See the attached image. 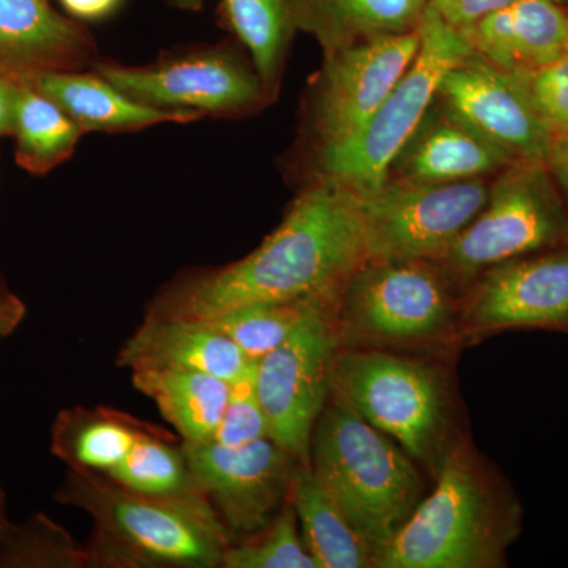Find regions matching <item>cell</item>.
<instances>
[{"mask_svg":"<svg viewBox=\"0 0 568 568\" xmlns=\"http://www.w3.org/2000/svg\"><path fill=\"white\" fill-rule=\"evenodd\" d=\"M366 261L361 194L334 179L316 178L253 253L175 284L149 315L205 321L257 302L335 306Z\"/></svg>","mask_w":568,"mask_h":568,"instance_id":"6da1fadb","label":"cell"},{"mask_svg":"<svg viewBox=\"0 0 568 568\" xmlns=\"http://www.w3.org/2000/svg\"><path fill=\"white\" fill-rule=\"evenodd\" d=\"M555 2L564 3V2H568V0H555Z\"/></svg>","mask_w":568,"mask_h":568,"instance_id":"ab89813d","label":"cell"},{"mask_svg":"<svg viewBox=\"0 0 568 568\" xmlns=\"http://www.w3.org/2000/svg\"><path fill=\"white\" fill-rule=\"evenodd\" d=\"M84 133L51 99L21 82L13 133L18 162L33 174H43L69 159Z\"/></svg>","mask_w":568,"mask_h":568,"instance_id":"484cf974","label":"cell"},{"mask_svg":"<svg viewBox=\"0 0 568 568\" xmlns=\"http://www.w3.org/2000/svg\"><path fill=\"white\" fill-rule=\"evenodd\" d=\"M332 312L327 306L310 312L256 365L254 384L268 437L301 463H310L313 429L331 396L332 358L338 349Z\"/></svg>","mask_w":568,"mask_h":568,"instance_id":"30bf717a","label":"cell"},{"mask_svg":"<svg viewBox=\"0 0 568 568\" xmlns=\"http://www.w3.org/2000/svg\"><path fill=\"white\" fill-rule=\"evenodd\" d=\"M95 58V41L50 0H0V77L28 82L47 71H78Z\"/></svg>","mask_w":568,"mask_h":568,"instance_id":"2e32d148","label":"cell"},{"mask_svg":"<svg viewBox=\"0 0 568 568\" xmlns=\"http://www.w3.org/2000/svg\"><path fill=\"white\" fill-rule=\"evenodd\" d=\"M73 17L81 20H100L118 9L121 0H61Z\"/></svg>","mask_w":568,"mask_h":568,"instance_id":"d590c367","label":"cell"},{"mask_svg":"<svg viewBox=\"0 0 568 568\" xmlns=\"http://www.w3.org/2000/svg\"><path fill=\"white\" fill-rule=\"evenodd\" d=\"M224 568H317L298 528L297 514L287 499L267 528L239 544H231L224 552Z\"/></svg>","mask_w":568,"mask_h":568,"instance_id":"f546056e","label":"cell"},{"mask_svg":"<svg viewBox=\"0 0 568 568\" xmlns=\"http://www.w3.org/2000/svg\"><path fill=\"white\" fill-rule=\"evenodd\" d=\"M20 82L0 77V136L13 133L14 111H17Z\"/></svg>","mask_w":568,"mask_h":568,"instance_id":"e575fe53","label":"cell"},{"mask_svg":"<svg viewBox=\"0 0 568 568\" xmlns=\"http://www.w3.org/2000/svg\"><path fill=\"white\" fill-rule=\"evenodd\" d=\"M7 526H9V523L6 521V518H3V511H2V499H0V534L6 530Z\"/></svg>","mask_w":568,"mask_h":568,"instance_id":"f35d334b","label":"cell"},{"mask_svg":"<svg viewBox=\"0 0 568 568\" xmlns=\"http://www.w3.org/2000/svg\"><path fill=\"white\" fill-rule=\"evenodd\" d=\"M24 313L22 302L0 287V338L10 335L20 325Z\"/></svg>","mask_w":568,"mask_h":568,"instance_id":"8d00e7d4","label":"cell"},{"mask_svg":"<svg viewBox=\"0 0 568 568\" xmlns=\"http://www.w3.org/2000/svg\"><path fill=\"white\" fill-rule=\"evenodd\" d=\"M95 71L134 102L164 111L237 115L268 99L254 69L226 48H211L145 67L100 62Z\"/></svg>","mask_w":568,"mask_h":568,"instance_id":"7c38bea8","label":"cell"},{"mask_svg":"<svg viewBox=\"0 0 568 568\" xmlns=\"http://www.w3.org/2000/svg\"><path fill=\"white\" fill-rule=\"evenodd\" d=\"M437 99L515 162L547 163L555 134L538 114L523 71L470 52L448 71Z\"/></svg>","mask_w":568,"mask_h":568,"instance_id":"9a60e30c","label":"cell"},{"mask_svg":"<svg viewBox=\"0 0 568 568\" xmlns=\"http://www.w3.org/2000/svg\"><path fill=\"white\" fill-rule=\"evenodd\" d=\"M547 166L568 212V130L566 133L558 134L552 141Z\"/></svg>","mask_w":568,"mask_h":568,"instance_id":"836d02e7","label":"cell"},{"mask_svg":"<svg viewBox=\"0 0 568 568\" xmlns=\"http://www.w3.org/2000/svg\"><path fill=\"white\" fill-rule=\"evenodd\" d=\"M58 500L92 518V567L216 568L234 541L196 488L142 495L104 474L70 469Z\"/></svg>","mask_w":568,"mask_h":568,"instance_id":"7a4b0ae2","label":"cell"},{"mask_svg":"<svg viewBox=\"0 0 568 568\" xmlns=\"http://www.w3.org/2000/svg\"><path fill=\"white\" fill-rule=\"evenodd\" d=\"M290 500L297 514L298 528L317 568H369L376 555L355 532L310 463L295 467Z\"/></svg>","mask_w":568,"mask_h":568,"instance_id":"603a6c76","label":"cell"},{"mask_svg":"<svg viewBox=\"0 0 568 568\" xmlns=\"http://www.w3.org/2000/svg\"><path fill=\"white\" fill-rule=\"evenodd\" d=\"M132 381L136 390L159 406L183 443L212 440L230 399V383L207 373L173 366L134 368Z\"/></svg>","mask_w":568,"mask_h":568,"instance_id":"7402d4cb","label":"cell"},{"mask_svg":"<svg viewBox=\"0 0 568 568\" xmlns=\"http://www.w3.org/2000/svg\"><path fill=\"white\" fill-rule=\"evenodd\" d=\"M0 566L78 568L92 567V559L88 548L39 515L22 528L9 525L0 534Z\"/></svg>","mask_w":568,"mask_h":568,"instance_id":"f1b7e54d","label":"cell"},{"mask_svg":"<svg viewBox=\"0 0 568 568\" xmlns=\"http://www.w3.org/2000/svg\"><path fill=\"white\" fill-rule=\"evenodd\" d=\"M418 33L416 58L364 129L317 152L316 178L334 179L358 194L386 181L392 160L435 102L448 71L473 52L465 33L447 24L429 2Z\"/></svg>","mask_w":568,"mask_h":568,"instance_id":"52a82bcc","label":"cell"},{"mask_svg":"<svg viewBox=\"0 0 568 568\" xmlns=\"http://www.w3.org/2000/svg\"><path fill=\"white\" fill-rule=\"evenodd\" d=\"M321 306V302H257L239 306L222 315L201 321L222 332L244 351L252 362H260L293 334L304 317Z\"/></svg>","mask_w":568,"mask_h":568,"instance_id":"4316f807","label":"cell"},{"mask_svg":"<svg viewBox=\"0 0 568 568\" xmlns=\"http://www.w3.org/2000/svg\"><path fill=\"white\" fill-rule=\"evenodd\" d=\"M515 0H429V6L447 24L466 32L493 11L504 9Z\"/></svg>","mask_w":568,"mask_h":568,"instance_id":"d6a6232c","label":"cell"},{"mask_svg":"<svg viewBox=\"0 0 568 568\" xmlns=\"http://www.w3.org/2000/svg\"><path fill=\"white\" fill-rule=\"evenodd\" d=\"M331 398L392 437L433 478L463 439L446 373L399 351L338 347Z\"/></svg>","mask_w":568,"mask_h":568,"instance_id":"5b68a950","label":"cell"},{"mask_svg":"<svg viewBox=\"0 0 568 568\" xmlns=\"http://www.w3.org/2000/svg\"><path fill=\"white\" fill-rule=\"evenodd\" d=\"M108 477L142 495H175L194 488L183 447L171 446L151 429L138 437L132 450Z\"/></svg>","mask_w":568,"mask_h":568,"instance_id":"83f0119b","label":"cell"},{"mask_svg":"<svg viewBox=\"0 0 568 568\" xmlns=\"http://www.w3.org/2000/svg\"><path fill=\"white\" fill-rule=\"evenodd\" d=\"M145 432L140 422L114 410H63L52 428L51 450L70 469L110 476Z\"/></svg>","mask_w":568,"mask_h":568,"instance_id":"cb8c5ba5","label":"cell"},{"mask_svg":"<svg viewBox=\"0 0 568 568\" xmlns=\"http://www.w3.org/2000/svg\"><path fill=\"white\" fill-rule=\"evenodd\" d=\"M429 0H293L301 31L324 55L373 37L417 31Z\"/></svg>","mask_w":568,"mask_h":568,"instance_id":"44dd1931","label":"cell"},{"mask_svg":"<svg viewBox=\"0 0 568 568\" xmlns=\"http://www.w3.org/2000/svg\"><path fill=\"white\" fill-rule=\"evenodd\" d=\"M420 33H392L325 54L313 82L308 125L316 152L361 132L416 58Z\"/></svg>","mask_w":568,"mask_h":568,"instance_id":"8fae6325","label":"cell"},{"mask_svg":"<svg viewBox=\"0 0 568 568\" xmlns=\"http://www.w3.org/2000/svg\"><path fill=\"white\" fill-rule=\"evenodd\" d=\"M118 364L130 369L141 366L194 369L231 384L256 362L250 361L233 339L209 324L149 315L126 339Z\"/></svg>","mask_w":568,"mask_h":568,"instance_id":"ac0fdd59","label":"cell"},{"mask_svg":"<svg viewBox=\"0 0 568 568\" xmlns=\"http://www.w3.org/2000/svg\"><path fill=\"white\" fill-rule=\"evenodd\" d=\"M310 466L376 558L425 497L417 463L331 396L313 429Z\"/></svg>","mask_w":568,"mask_h":568,"instance_id":"277c9868","label":"cell"},{"mask_svg":"<svg viewBox=\"0 0 568 568\" xmlns=\"http://www.w3.org/2000/svg\"><path fill=\"white\" fill-rule=\"evenodd\" d=\"M256 364L250 366L234 383H231L230 399L224 409L213 443L224 447H241L268 436L267 418L256 394Z\"/></svg>","mask_w":568,"mask_h":568,"instance_id":"4dcf8cb0","label":"cell"},{"mask_svg":"<svg viewBox=\"0 0 568 568\" xmlns=\"http://www.w3.org/2000/svg\"><path fill=\"white\" fill-rule=\"evenodd\" d=\"M222 7L224 21L252 54L265 92L274 97L298 31L293 0H222Z\"/></svg>","mask_w":568,"mask_h":568,"instance_id":"d4e9b609","label":"cell"},{"mask_svg":"<svg viewBox=\"0 0 568 568\" xmlns=\"http://www.w3.org/2000/svg\"><path fill=\"white\" fill-rule=\"evenodd\" d=\"M474 280L462 298L459 339L525 328L568 334V245L493 265Z\"/></svg>","mask_w":568,"mask_h":568,"instance_id":"5bb4252c","label":"cell"},{"mask_svg":"<svg viewBox=\"0 0 568 568\" xmlns=\"http://www.w3.org/2000/svg\"><path fill=\"white\" fill-rule=\"evenodd\" d=\"M178 9L197 11L203 9L205 0H170Z\"/></svg>","mask_w":568,"mask_h":568,"instance_id":"74e56055","label":"cell"},{"mask_svg":"<svg viewBox=\"0 0 568 568\" xmlns=\"http://www.w3.org/2000/svg\"><path fill=\"white\" fill-rule=\"evenodd\" d=\"M530 100L555 138L568 130V51L540 69L523 71Z\"/></svg>","mask_w":568,"mask_h":568,"instance_id":"1f68e13d","label":"cell"},{"mask_svg":"<svg viewBox=\"0 0 568 568\" xmlns=\"http://www.w3.org/2000/svg\"><path fill=\"white\" fill-rule=\"evenodd\" d=\"M436 485L376 558L379 568H499L521 532L523 508L506 478L463 437Z\"/></svg>","mask_w":568,"mask_h":568,"instance_id":"3957f363","label":"cell"},{"mask_svg":"<svg viewBox=\"0 0 568 568\" xmlns=\"http://www.w3.org/2000/svg\"><path fill=\"white\" fill-rule=\"evenodd\" d=\"M568 245V212L547 163L517 162L489 186L487 204L433 263L469 282L515 257Z\"/></svg>","mask_w":568,"mask_h":568,"instance_id":"ba28073f","label":"cell"},{"mask_svg":"<svg viewBox=\"0 0 568 568\" xmlns=\"http://www.w3.org/2000/svg\"><path fill=\"white\" fill-rule=\"evenodd\" d=\"M480 179L457 182L387 178L361 194L366 257L384 263L435 261L487 204Z\"/></svg>","mask_w":568,"mask_h":568,"instance_id":"9c48e42d","label":"cell"},{"mask_svg":"<svg viewBox=\"0 0 568 568\" xmlns=\"http://www.w3.org/2000/svg\"><path fill=\"white\" fill-rule=\"evenodd\" d=\"M463 33L474 52L500 69L530 71L568 51V14L555 0H515Z\"/></svg>","mask_w":568,"mask_h":568,"instance_id":"d6986e66","label":"cell"},{"mask_svg":"<svg viewBox=\"0 0 568 568\" xmlns=\"http://www.w3.org/2000/svg\"><path fill=\"white\" fill-rule=\"evenodd\" d=\"M517 163L437 99L388 166L387 178L457 182L499 174Z\"/></svg>","mask_w":568,"mask_h":568,"instance_id":"e0dca14e","label":"cell"},{"mask_svg":"<svg viewBox=\"0 0 568 568\" xmlns=\"http://www.w3.org/2000/svg\"><path fill=\"white\" fill-rule=\"evenodd\" d=\"M28 84L58 104L82 132H130L200 119L190 112L164 111L134 102L97 71H47Z\"/></svg>","mask_w":568,"mask_h":568,"instance_id":"ffe728a7","label":"cell"},{"mask_svg":"<svg viewBox=\"0 0 568 568\" xmlns=\"http://www.w3.org/2000/svg\"><path fill=\"white\" fill-rule=\"evenodd\" d=\"M433 261H366L332 312L338 347L418 349L459 339L462 301Z\"/></svg>","mask_w":568,"mask_h":568,"instance_id":"8992f818","label":"cell"},{"mask_svg":"<svg viewBox=\"0 0 568 568\" xmlns=\"http://www.w3.org/2000/svg\"><path fill=\"white\" fill-rule=\"evenodd\" d=\"M182 447L193 487L211 500L233 537L254 536L274 521L301 465L268 436L241 447L213 440Z\"/></svg>","mask_w":568,"mask_h":568,"instance_id":"4fadbf2b","label":"cell"}]
</instances>
